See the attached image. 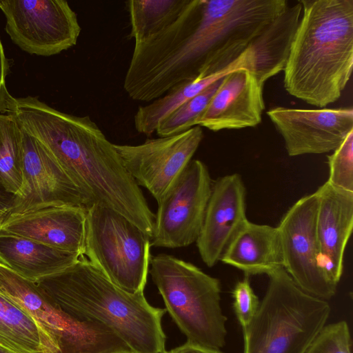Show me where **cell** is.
Masks as SVG:
<instances>
[{
  "label": "cell",
  "mask_w": 353,
  "mask_h": 353,
  "mask_svg": "<svg viewBox=\"0 0 353 353\" xmlns=\"http://www.w3.org/2000/svg\"><path fill=\"white\" fill-rule=\"evenodd\" d=\"M0 353H12V352L0 345Z\"/></svg>",
  "instance_id": "33"
},
{
  "label": "cell",
  "mask_w": 353,
  "mask_h": 353,
  "mask_svg": "<svg viewBox=\"0 0 353 353\" xmlns=\"http://www.w3.org/2000/svg\"><path fill=\"white\" fill-rule=\"evenodd\" d=\"M267 114L282 136L289 156L324 154L353 131L352 107L296 109L275 107Z\"/></svg>",
  "instance_id": "12"
},
{
  "label": "cell",
  "mask_w": 353,
  "mask_h": 353,
  "mask_svg": "<svg viewBox=\"0 0 353 353\" xmlns=\"http://www.w3.org/2000/svg\"><path fill=\"white\" fill-rule=\"evenodd\" d=\"M317 207L316 192L301 197L286 212L277 228L283 268L302 290L327 300L335 295L337 284L320 265Z\"/></svg>",
  "instance_id": "10"
},
{
  "label": "cell",
  "mask_w": 353,
  "mask_h": 353,
  "mask_svg": "<svg viewBox=\"0 0 353 353\" xmlns=\"http://www.w3.org/2000/svg\"><path fill=\"white\" fill-rule=\"evenodd\" d=\"M203 137L202 128L196 125L139 145L114 144V148L139 186L146 188L159 202L192 160Z\"/></svg>",
  "instance_id": "11"
},
{
  "label": "cell",
  "mask_w": 353,
  "mask_h": 353,
  "mask_svg": "<svg viewBox=\"0 0 353 353\" xmlns=\"http://www.w3.org/2000/svg\"><path fill=\"white\" fill-rule=\"evenodd\" d=\"M252 52L248 47L236 61L225 69L183 82L151 103L139 106L134 116V128L140 134L150 136L156 132L161 119L230 72L239 68L252 71Z\"/></svg>",
  "instance_id": "21"
},
{
  "label": "cell",
  "mask_w": 353,
  "mask_h": 353,
  "mask_svg": "<svg viewBox=\"0 0 353 353\" xmlns=\"http://www.w3.org/2000/svg\"><path fill=\"white\" fill-rule=\"evenodd\" d=\"M304 353H352L347 323L340 321L325 325Z\"/></svg>",
  "instance_id": "27"
},
{
  "label": "cell",
  "mask_w": 353,
  "mask_h": 353,
  "mask_svg": "<svg viewBox=\"0 0 353 353\" xmlns=\"http://www.w3.org/2000/svg\"><path fill=\"white\" fill-rule=\"evenodd\" d=\"M10 72V65L0 39V114L12 113L15 105V98L8 92L6 77Z\"/></svg>",
  "instance_id": "29"
},
{
  "label": "cell",
  "mask_w": 353,
  "mask_h": 353,
  "mask_svg": "<svg viewBox=\"0 0 353 353\" xmlns=\"http://www.w3.org/2000/svg\"><path fill=\"white\" fill-rule=\"evenodd\" d=\"M8 214V212L6 210H0V225L4 221L7 215Z\"/></svg>",
  "instance_id": "32"
},
{
  "label": "cell",
  "mask_w": 353,
  "mask_h": 353,
  "mask_svg": "<svg viewBox=\"0 0 353 353\" xmlns=\"http://www.w3.org/2000/svg\"><path fill=\"white\" fill-rule=\"evenodd\" d=\"M23 133L22 190L8 214L43 205L90 208L85 195L44 146L23 130Z\"/></svg>",
  "instance_id": "13"
},
{
  "label": "cell",
  "mask_w": 353,
  "mask_h": 353,
  "mask_svg": "<svg viewBox=\"0 0 353 353\" xmlns=\"http://www.w3.org/2000/svg\"><path fill=\"white\" fill-rule=\"evenodd\" d=\"M220 261L243 271L247 276L268 275L283 267L277 227L248 220L234 235Z\"/></svg>",
  "instance_id": "18"
},
{
  "label": "cell",
  "mask_w": 353,
  "mask_h": 353,
  "mask_svg": "<svg viewBox=\"0 0 353 353\" xmlns=\"http://www.w3.org/2000/svg\"><path fill=\"white\" fill-rule=\"evenodd\" d=\"M245 188L236 173L219 178L212 184L203 225L196 240L201 258L213 267L227 245L248 220L246 217Z\"/></svg>",
  "instance_id": "15"
},
{
  "label": "cell",
  "mask_w": 353,
  "mask_h": 353,
  "mask_svg": "<svg viewBox=\"0 0 353 353\" xmlns=\"http://www.w3.org/2000/svg\"><path fill=\"white\" fill-rule=\"evenodd\" d=\"M23 133L10 114H0V183L18 197L23 185Z\"/></svg>",
  "instance_id": "24"
},
{
  "label": "cell",
  "mask_w": 353,
  "mask_h": 353,
  "mask_svg": "<svg viewBox=\"0 0 353 353\" xmlns=\"http://www.w3.org/2000/svg\"><path fill=\"white\" fill-rule=\"evenodd\" d=\"M232 296L235 314L244 331L251 323L260 303L248 276L236 283L232 290Z\"/></svg>",
  "instance_id": "28"
},
{
  "label": "cell",
  "mask_w": 353,
  "mask_h": 353,
  "mask_svg": "<svg viewBox=\"0 0 353 353\" xmlns=\"http://www.w3.org/2000/svg\"><path fill=\"white\" fill-rule=\"evenodd\" d=\"M163 353H223L220 350H215L201 347L196 345L186 343L181 346L172 349L169 351H164Z\"/></svg>",
  "instance_id": "30"
},
{
  "label": "cell",
  "mask_w": 353,
  "mask_h": 353,
  "mask_svg": "<svg viewBox=\"0 0 353 353\" xmlns=\"http://www.w3.org/2000/svg\"><path fill=\"white\" fill-rule=\"evenodd\" d=\"M30 134L41 143L88 199L124 216L152 238L155 215L112 143L88 116L52 107L34 119Z\"/></svg>",
  "instance_id": "1"
},
{
  "label": "cell",
  "mask_w": 353,
  "mask_h": 353,
  "mask_svg": "<svg viewBox=\"0 0 353 353\" xmlns=\"http://www.w3.org/2000/svg\"><path fill=\"white\" fill-rule=\"evenodd\" d=\"M150 273L166 310L187 343L220 350L225 343L226 316L219 281L194 264L167 254L151 258Z\"/></svg>",
  "instance_id": "5"
},
{
  "label": "cell",
  "mask_w": 353,
  "mask_h": 353,
  "mask_svg": "<svg viewBox=\"0 0 353 353\" xmlns=\"http://www.w3.org/2000/svg\"><path fill=\"white\" fill-rule=\"evenodd\" d=\"M150 246V237L119 212L96 204L87 209L83 256L122 290L143 292Z\"/></svg>",
  "instance_id": "6"
},
{
  "label": "cell",
  "mask_w": 353,
  "mask_h": 353,
  "mask_svg": "<svg viewBox=\"0 0 353 353\" xmlns=\"http://www.w3.org/2000/svg\"><path fill=\"white\" fill-rule=\"evenodd\" d=\"M209 170L191 160L158 203L151 245L176 248L196 241L212 191Z\"/></svg>",
  "instance_id": "9"
},
{
  "label": "cell",
  "mask_w": 353,
  "mask_h": 353,
  "mask_svg": "<svg viewBox=\"0 0 353 353\" xmlns=\"http://www.w3.org/2000/svg\"><path fill=\"white\" fill-rule=\"evenodd\" d=\"M190 0H130V37L134 43L144 41L170 26L182 13Z\"/></svg>",
  "instance_id": "23"
},
{
  "label": "cell",
  "mask_w": 353,
  "mask_h": 353,
  "mask_svg": "<svg viewBox=\"0 0 353 353\" xmlns=\"http://www.w3.org/2000/svg\"><path fill=\"white\" fill-rule=\"evenodd\" d=\"M327 182L336 188L353 192V131L327 156Z\"/></svg>",
  "instance_id": "26"
},
{
  "label": "cell",
  "mask_w": 353,
  "mask_h": 353,
  "mask_svg": "<svg viewBox=\"0 0 353 353\" xmlns=\"http://www.w3.org/2000/svg\"><path fill=\"white\" fill-rule=\"evenodd\" d=\"M284 71L292 96L319 108L336 101L353 66V0H301Z\"/></svg>",
  "instance_id": "2"
},
{
  "label": "cell",
  "mask_w": 353,
  "mask_h": 353,
  "mask_svg": "<svg viewBox=\"0 0 353 353\" xmlns=\"http://www.w3.org/2000/svg\"><path fill=\"white\" fill-rule=\"evenodd\" d=\"M302 12L300 2L288 6L252 40V69L257 81H265L283 70Z\"/></svg>",
  "instance_id": "20"
},
{
  "label": "cell",
  "mask_w": 353,
  "mask_h": 353,
  "mask_svg": "<svg viewBox=\"0 0 353 353\" xmlns=\"http://www.w3.org/2000/svg\"><path fill=\"white\" fill-rule=\"evenodd\" d=\"M268 276L265 294L243 331V353H304L325 325L330 306L302 290L283 267Z\"/></svg>",
  "instance_id": "4"
},
{
  "label": "cell",
  "mask_w": 353,
  "mask_h": 353,
  "mask_svg": "<svg viewBox=\"0 0 353 353\" xmlns=\"http://www.w3.org/2000/svg\"><path fill=\"white\" fill-rule=\"evenodd\" d=\"M223 78L188 100L160 121L156 130L159 137L177 134L196 125Z\"/></svg>",
  "instance_id": "25"
},
{
  "label": "cell",
  "mask_w": 353,
  "mask_h": 353,
  "mask_svg": "<svg viewBox=\"0 0 353 353\" xmlns=\"http://www.w3.org/2000/svg\"><path fill=\"white\" fill-rule=\"evenodd\" d=\"M55 306L74 318L100 323L132 353H163L165 309L151 305L143 292L130 293L112 283L83 255L67 269L34 283Z\"/></svg>",
  "instance_id": "3"
},
{
  "label": "cell",
  "mask_w": 353,
  "mask_h": 353,
  "mask_svg": "<svg viewBox=\"0 0 353 353\" xmlns=\"http://www.w3.org/2000/svg\"><path fill=\"white\" fill-rule=\"evenodd\" d=\"M0 345L12 353H61L49 332L0 294Z\"/></svg>",
  "instance_id": "22"
},
{
  "label": "cell",
  "mask_w": 353,
  "mask_h": 353,
  "mask_svg": "<svg viewBox=\"0 0 353 353\" xmlns=\"http://www.w3.org/2000/svg\"><path fill=\"white\" fill-rule=\"evenodd\" d=\"M81 254L10 234H0V263L36 283L75 263Z\"/></svg>",
  "instance_id": "19"
},
{
  "label": "cell",
  "mask_w": 353,
  "mask_h": 353,
  "mask_svg": "<svg viewBox=\"0 0 353 353\" xmlns=\"http://www.w3.org/2000/svg\"><path fill=\"white\" fill-rule=\"evenodd\" d=\"M263 88L248 69L230 72L223 78L196 125L212 131L255 127L265 108Z\"/></svg>",
  "instance_id": "16"
},
{
  "label": "cell",
  "mask_w": 353,
  "mask_h": 353,
  "mask_svg": "<svg viewBox=\"0 0 353 353\" xmlns=\"http://www.w3.org/2000/svg\"><path fill=\"white\" fill-rule=\"evenodd\" d=\"M15 196L8 192L0 183V210L10 212L14 201Z\"/></svg>",
  "instance_id": "31"
},
{
  "label": "cell",
  "mask_w": 353,
  "mask_h": 353,
  "mask_svg": "<svg viewBox=\"0 0 353 353\" xmlns=\"http://www.w3.org/2000/svg\"><path fill=\"white\" fill-rule=\"evenodd\" d=\"M5 30L23 51L43 57L75 46L81 32L77 14L64 0H0Z\"/></svg>",
  "instance_id": "8"
},
{
  "label": "cell",
  "mask_w": 353,
  "mask_h": 353,
  "mask_svg": "<svg viewBox=\"0 0 353 353\" xmlns=\"http://www.w3.org/2000/svg\"><path fill=\"white\" fill-rule=\"evenodd\" d=\"M86 209L69 205H43L10 213L0 234L28 239L83 255Z\"/></svg>",
  "instance_id": "14"
},
{
  "label": "cell",
  "mask_w": 353,
  "mask_h": 353,
  "mask_svg": "<svg viewBox=\"0 0 353 353\" xmlns=\"http://www.w3.org/2000/svg\"><path fill=\"white\" fill-rule=\"evenodd\" d=\"M318 198L316 233L320 265L338 285L343 270L345 247L353 227V192L325 182L315 192Z\"/></svg>",
  "instance_id": "17"
},
{
  "label": "cell",
  "mask_w": 353,
  "mask_h": 353,
  "mask_svg": "<svg viewBox=\"0 0 353 353\" xmlns=\"http://www.w3.org/2000/svg\"><path fill=\"white\" fill-rule=\"evenodd\" d=\"M0 294L38 321L56 341L61 353H132L109 328L63 312L48 300L34 283L1 263Z\"/></svg>",
  "instance_id": "7"
}]
</instances>
